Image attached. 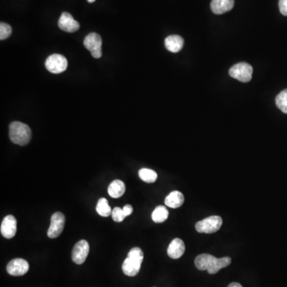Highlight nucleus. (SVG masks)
Wrapping results in <instances>:
<instances>
[{"instance_id":"nucleus-17","label":"nucleus","mask_w":287,"mask_h":287,"mask_svg":"<svg viewBox=\"0 0 287 287\" xmlns=\"http://www.w3.org/2000/svg\"><path fill=\"white\" fill-rule=\"evenodd\" d=\"M125 193H126V185L122 180H115L108 187V193L112 198H120Z\"/></svg>"},{"instance_id":"nucleus-5","label":"nucleus","mask_w":287,"mask_h":287,"mask_svg":"<svg viewBox=\"0 0 287 287\" xmlns=\"http://www.w3.org/2000/svg\"><path fill=\"white\" fill-rule=\"evenodd\" d=\"M253 68L250 64L240 62L235 64L230 69L229 75L242 82H248L251 80Z\"/></svg>"},{"instance_id":"nucleus-12","label":"nucleus","mask_w":287,"mask_h":287,"mask_svg":"<svg viewBox=\"0 0 287 287\" xmlns=\"http://www.w3.org/2000/svg\"><path fill=\"white\" fill-rule=\"evenodd\" d=\"M3 236L6 238H12L17 232V220L11 214L7 216L3 220L0 227Z\"/></svg>"},{"instance_id":"nucleus-13","label":"nucleus","mask_w":287,"mask_h":287,"mask_svg":"<svg viewBox=\"0 0 287 287\" xmlns=\"http://www.w3.org/2000/svg\"><path fill=\"white\" fill-rule=\"evenodd\" d=\"M185 251V245L183 240L180 238H174L169 244L168 247V254L169 256L173 259H177L184 254Z\"/></svg>"},{"instance_id":"nucleus-16","label":"nucleus","mask_w":287,"mask_h":287,"mask_svg":"<svg viewBox=\"0 0 287 287\" xmlns=\"http://www.w3.org/2000/svg\"><path fill=\"white\" fill-rule=\"evenodd\" d=\"M184 197L180 192L173 191L164 200V204L171 208H178L184 204Z\"/></svg>"},{"instance_id":"nucleus-9","label":"nucleus","mask_w":287,"mask_h":287,"mask_svg":"<svg viewBox=\"0 0 287 287\" xmlns=\"http://www.w3.org/2000/svg\"><path fill=\"white\" fill-rule=\"evenodd\" d=\"M29 268V264L25 259L15 258L7 266V271L12 276H22L28 272Z\"/></svg>"},{"instance_id":"nucleus-4","label":"nucleus","mask_w":287,"mask_h":287,"mask_svg":"<svg viewBox=\"0 0 287 287\" xmlns=\"http://www.w3.org/2000/svg\"><path fill=\"white\" fill-rule=\"evenodd\" d=\"M223 220L218 216H212L207 217L201 221L197 222L196 224V230L200 233H206V234H211L217 232L220 229Z\"/></svg>"},{"instance_id":"nucleus-18","label":"nucleus","mask_w":287,"mask_h":287,"mask_svg":"<svg viewBox=\"0 0 287 287\" xmlns=\"http://www.w3.org/2000/svg\"><path fill=\"white\" fill-rule=\"evenodd\" d=\"M133 207L129 204L125 206L123 208L118 207H115L112 211V218L115 222L120 223V222L123 221L128 216H130L133 213Z\"/></svg>"},{"instance_id":"nucleus-20","label":"nucleus","mask_w":287,"mask_h":287,"mask_svg":"<svg viewBox=\"0 0 287 287\" xmlns=\"http://www.w3.org/2000/svg\"><path fill=\"white\" fill-rule=\"evenodd\" d=\"M97 212L102 217H108L112 214L113 210L109 207L108 200L106 198H101L98 202L96 207Z\"/></svg>"},{"instance_id":"nucleus-1","label":"nucleus","mask_w":287,"mask_h":287,"mask_svg":"<svg viewBox=\"0 0 287 287\" xmlns=\"http://www.w3.org/2000/svg\"><path fill=\"white\" fill-rule=\"evenodd\" d=\"M231 264L230 257L217 258L211 254H202L195 259V265L200 271H207L211 275L217 274L220 270Z\"/></svg>"},{"instance_id":"nucleus-22","label":"nucleus","mask_w":287,"mask_h":287,"mask_svg":"<svg viewBox=\"0 0 287 287\" xmlns=\"http://www.w3.org/2000/svg\"><path fill=\"white\" fill-rule=\"evenodd\" d=\"M276 106L280 110L287 114V89L282 90L275 99Z\"/></svg>"},{"instance_id":"nucleus-19","label":"nucleus","mask_w":287,"mask_h":287,"mask_svg":"<svg viewBox=\"0 0 287 287\" xmlns=\"http://www.w3.org/2000/svg\"><path fill=\"white\" fill-rule=\"evenodd\" d=\"M168 217H169V211L164 206L156 207L152 214V219L155 223H157V224L165 221Z\"/></svg>"},{"instance_id":"nucleus-24","label":"nucleus","mask_w":287,"mask_h":287,"mask_svg":"<svg viewBox=\"0 0 287 287\" xmlns=\"http://www.w3.org/2000/svg\"><path fill=\"white\" fill-rule=\"evenodd\" d=\"M278 6H279L280 12L282 13V15L287 16V0H279Z\"/></svg>"},{"instance_id":"nucleus-11","label":"nucleus","mask_w":287,"mask_h":287,"mask_svg":"<svg viewBox=\"0 0 287 287\" xmlns=\"http://www.w3.org/2000/svg\"><path fill=\"white\" fill-rule=\"evenodd\" d=\"M58 27L68 33H74L80 28V24L68 12H63L58 20Z\"/></svg>"},{"instance_id":"nucleus-3","label":"nucleus","mask_w":287,"mask_h":287,"mask_svg":"<svg viewBox=\"0 0 287 287\" xmlns=\"http://www.w3.org/2000/svg\"><path fill=\"white\" fill-rule=\"evenodd\" d=\"M9 136L13 143L23 146L31 141L32 133L28 125L22 122H14L10 125Z\"/></svg>"},{"instance_id":"nucleus-2","label":"nucleus","mask_w":287,"mask_h":287,"mask_svg":"<svg viewBox=\"0 0 287 287\" xmlns=\"http://www.w3.org/2000/svg\"><path fill=\"white\" fill-rule=\"evenodd\" d=\"M144 260V253L139 247H133L128 253L127 258L122 264V271L125 275L129 277L136 276L140 272L142 262Z\"/></svg>"},{"instance_id":"nucleus-21","label":"nucleus","mask_w":287,"mask_h":287,"mask_svg":"<svg viewBox=\"0 0 287 287\" xmlns=\"http://www.w3.org/2000/svg\"><path fill=\"white\" fill-rule=\"evenodd\" d=\"M139 177L143 181L152 184L156 181L157 179V174L156 172L153 171L152 169H141L138 173Z\"/></svg>"},{"instance_id":"nucleus-10","label":"nucleus","mask_w":287,"mask_h":287,"mask_svg":"<svg viewBox=\"0 0 287 287\" xmlns=\"http://www.w3.org/2000/svg\"><path fill=\"white\" fill-rule=\"evenodd\" d=\"M89 252V245L86 240H81L77 243L72 251V260L76 264H84Z\"/></svg>"},{"instance_id":"nucleus-26","label":"nucleus","mask_w":287,"mask_h":287,"mask_svg":"<svg viewBox=\"0 0 287 287\" xmlns=\"http://www.w3.org/2000/svg\"><path fill=\"white\" fill-rule=\"evenodd\" d=\"M87 1L88 2L90 3V4H92V3H94L96 0H87Z\"/></svg>"},{"instance_id":"nucleus-23","label":"nucleus","mask_w":287,"mask_h":287,"mask_svg":"<svg viewBox=\"0 0 287 287\" xmlns=\"http://www.w3.org/2000/svg\"><path fill=\"white\" fill-rule=\"evenodd\" d=\"M11 33H12V29L9 24L5 23V22L0 23V39L1 40H5L7 38H9Z\"/></svg>"},{"instance_id":"nucleus-8","label":"nucleus","mask_w":287,"mask_h":287,"mask_svg":"<svg viewBox=\"0 0 287 287\" xmlns=\"http://www.w3.org/2000/svg\"><path fill=\"white\" fill-rule=\"evenodd\" d=\"M65 223L66 218L62 213L55 212L53 214L51 217V226L47 231L48 237L51 238H58L63 231Z\"/></svg>"},{"instance_id":"nucleus-14","label":"nucleus","mask_w":287,"mask_h":287,"mask_svg":"<svg viewBox=\"0 0 287 287\" xmlns=\"http://www.w3.org/2000/svg\"><path fill=\"white\" fill-rule=\"evenodd\" d=\"M234 5V0H212L211 9L216 15H222L231 11Z\"/></svg>"},{"instance_id":"nucleus-25","label":"nucleus","mask_w":287,"mask_h":287,"mask_svg":"<svg viewBox=\"0 0 287 287\" xmlns=\"http://www.w3.org/2000/svg\"><path fill=\"white\" fill-rule=\"evenodd\" d=\"M227 287H243L241 284L238 283V282H231L229 285Z\"/></svg>"},{"instance_id":"nucleus-6","label":"nucleus","mask_w":287,"mask_h":287,"mask_svg":"<svg viewBox=\"0 0 287 287\" xmlns=\"http://www.w3.org/2000/svg\"><path fill=\"white\" fill-rule=\"evenodd\" d=\"M45 66L49 72L58 75L66 71L67 69V59L63 55L55 54L46 58Z\"/></svg>"},{"instance_id":"nucleus-15","label":"nucleus","mask_w":287,"mask_h":287,"mask_svg":"<svg viewBox=\"0 0 287 287\" xmlns=\"http://www.w3.org/2000/svg\"><path fill=\"white\" fill-rule=\"evenodd\" d=\"M184 41L180 35H170L164 41L166 49L172 53H178L184 47Z\"/></svg>"},{"instance_id":"nucleus-7","label":"nucleus","mask_w":287,"mask_h":287,"mask_svg":"<svg viewBox=\"0 0 287 287\" xmlns=\"http://www.w3.org/2000/svg\"><path fill=\"white\" fill-rule=\"evenodd\" d=\"M84 45L90 51L91 55L94 58H100L102 56V37L97 33H90L85 38Z\"/></svg>"}]
</instances>
